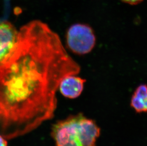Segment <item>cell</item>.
Returning a JSON list of instances; mask_svg holds the SVG:
<instances>
[{
  "label": "cell",
  "mask_w": 147,
  "mask_h": 146,
  "mask_svg": "<svg viewBox=\"0 0 147 146\" xmlns=\"http://www.w3.org/2000/svg\"><path fill=\"white\" fill-rule=\"evenodd\" d=\"M80 71L47 24L34 20L21 27L14 48L0 62V135L13 139L53 118L61 82Z\"/></svg>",
  "instance_id": "1"
},
{
  "label": "cell",
  "mask_w": 147,
  "mask_h": 146,
  "mask_svg": "<svg viewBox=\"0 0 147 146\" xmlns=\"http://www.w3.org/2000/svg\"><path fill=\"white\" fill-rule=\"evenodd\" d=\"M100 131L93 120L79 113L53 124L51 134L56 146H95Z\"/></svg>",
  "instance_id": "2"
},
{
  "label": "cell",
  "mask_w": 147,
  "mask_h": 146,
  "mask_svg": "<svg viewBox=\"0 0 147 146\" xmlns=\"http://www.w3.org/2000/svg\"><path fill=\"white\" fill-rule=\"evenodd\" d=\"M121 1L131 5H136V4H139L142 1H143V0H121Z\"/></svg>",
  "instance_id": "7"
},
{
  "label": "cell",
  "mask_w": 147,
  "mask_h": 146,
  "mask_svg": "<svg viewBox=\"0 0 147 146\" xmlns=\"http://www.w3.org/2000/svg\"><path fill=\"white\" fill-rule=\"evenodd\" d=\"M19 31L7 20L0 19V62L11 52L18 41Z\"/></svg>",
  "instance_id": "4"
},
{
  "label": "cell",
  "mask_w": 147,
  "mask_h": 146,
  "mask_svg": "<svg viewBox=\"0 0 147 146\" xmlns=\"http://www.w3.org/2000/svg\"><path fill=\"white\" fill-rule=\"evenodd\" d=\"M85 82L86 80L78 76V74H70L63 79L59 89L63 96L73 99L81 95Z\"/></svg>",
  "instance_id": "5"
},
{
  "label": "cell",
  "mask_w": 147,
  "mask_h": 146,
  "mask_svg": "<svg viewBox=\"0 0 147 146\" xmlns=\"http://www.w3.org/2000/svg\"><path fill=\"white\" fill-rule=\"evenodd\" d=\"M96 43L94 30L88 24H74L67 31V47L74 54L82 56L89 54L94 49Z\"/></svg>",
  "instance_id": "3"
},
{
  "label": "cell",
  "mask_w": 147,
  "mask_h": 146,
  "mask_svg": "<svg viewBox=\"0 0 147 146\" xmlns=\"http://www.w3.org/2000/svg\"><path fill=\"white\" fill-rule=\"evenodd\" d=\"M131 106L138 113H147V85L138 86L131 100Z\"/></svg>",
  "instance_id": "6"
},
{
  "label": "cell",
  "mask_w": 147,
  "mask_h": 146,
  "mask_svg": "<svg viewBox=\"0 0 147 146\" xmlns=\"http://www.w3.org/2000/svg\"><path fill=\"white\" fill-rule=\"evenodd\" d=\"M0 146H8L7 139L0 135Z\"/></svg>",
  "instance_id": "8"
}]
</instances>
